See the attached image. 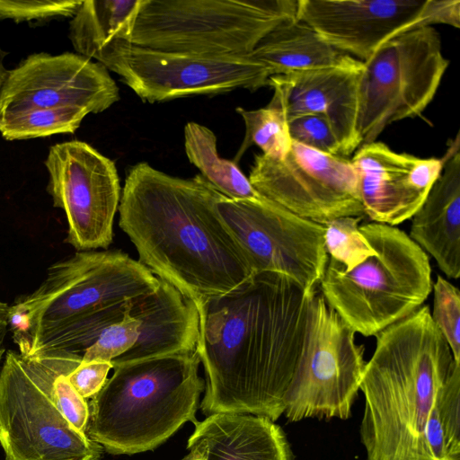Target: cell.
<instances>
[{
  "mask_svg": "<svg viewBox=\"0 0 460 460\" xmlns=\"http://www.w3.org/2000/svg\"><path fill=\"white\" fill-rule=\"evenodd\" d=\"M315 293L281 274L260 272L197 306L206 416L243 413L276 421L283 414Z\"/></svg>",
  "mask_w": 460,
  "mask_h": 460,
  "instance_id": "cell-1",
  "label": "cell"
},
{
  "mask_svg": "<svg viewBox=\"0 0 460 460\" xmlns=\"http://www.w3.org/2000/svg\"><path fill=\"white\" fill-rule=\"evenodd\" d=\"M221 196L201 174L181 179L146 162L128 171L120 196L119 224L137 261L196 306L253 275L217 210Z\"/></svg>",
  "mask_w": 460,
  "mask_h": 460,
  "instance_id": "cell-2",
  "label": "cell"
},
{
  "mask_svg": "<svg viewBox=\"0 0 460 460\" xmlns=\"http://www.w3.org/2000/svg\"><path fill=\"white\" fill-rule=\"evenodd\" d=\"M158 285L157 277L121 251H77L9 305V329L24 358L81 354L130 312L134 297Z\"/></svg>",
  "mask_w": 460,
  "mask_h": 460,
  "instance_id": "cell-3",
  "label": "cell"
},
{
  "mask_svg": "<svg viewBox=\"0 0 460 460\" xmlns=\"http://www.w3.org/2000/svg\"><path fill=\"white\" fill-rule=\"evenodd\" d=\"M359 390L367 460H429L424 430L440 388L460 364L421 305L376 335Z\"/></svg>",
  "mask_w": 460,
  "mask_h": 460,
  "instance_id": "cell-4",
  "label": "cell"
},
{
  "mask_svg": "<svg viewBox=\"0 0 460 460\" xmlns=\"http://www.w3.org/2000/svg\"><path fill=\"white\" fill-rule=\"evenodd\" d=\"M196 351L114 366L92 397L85 433L113 455L153 450L187 421L194 424L205 382Z\"/></svg>",
  "mask_w": 460,
  "mask_h": 460,
  "instance_id": "cell-5",
  "label": "cell"
},
{
  "mask_svg": "<svg viewBox=\"0 0 460 460\" xmlns=\"http://www.w3.org/2000/svg\"><path fill=\"white\" fill-rule=\"evenodd\" d=\"M359 229L375 252L349 270L329 258L319 285L341 319L370 337L420 307L433 281L427 253L404 231L376 222Z\"/></svg>",
  "mask_w": 460,
  "mask_h": 460,
  "instance_id": "cell-6",
  "label": "cell"
},
{
  "mask_svg": "<svg viewBox=\"0 0 460 460\" xmlns=\"http://www.w3.org/2000/svg\"><path fill=\"white\" fill-rule=\"evenodd\" d=\"M81 354L24 358L8 350L0 368V445L4 460H101L103 448L63 415L56 378L71 373Z\"/></svg>",
  "mask_w": 460,
  "mask_h": 460,
  "instance_id": "cell-7",
  "label": "cell"
},
{
  "mask_svg": "<svg viewBox=\"0 0 460 460\" xmlns=\"http://www.w3.org/2000/svg\"><path fill=\"white\" fill-rule=\"evenodd\" d=\"M297 0H142L131 43L172 52L247 56Z\"/></svg>",
  "mask_w": 460,
  "mask_h": 460,
  "instance_id": "cell-8",
  "label": "cell"
},
{
  "mask_svg": "<svg viewBox=\"0 0 460 460\" xmlns=\"http://www.w3.org/2000/svg\"><path fill=\"white\" fill-rule=\"evenodd\" d=\"M448 66L433 26L395 36L364 61L358 122L362 145L376 141L394 122L420 116Z\"/></svg>",
  "mask_w": 460,
  "mask_h": 460,
  "instance_id": "cell-9",
  "label": "cell"
},
{
  "mask_svg": "<svg viewBox=\"0 0 460 460\" xmlns=\"http://www.w3.org/2000/svg\"><path fill=\"white\" fill-rule=\"evenodd\" d=\"M366 363L355 332L316 292L305 347L284 395L283 414L290 422L349 419Z\"/></svg>",
  "mask_w": 460,
  "mask_h": 460,
  "instance_id": "cell-10",
  "label": "cell"
},
{
  "mask_svg": "<svg viewBox=\"0 0 460 460\" xmlns=\"http://www.w3.org/2000/svg\"><path fill=\"white\" fill-rule=\"evenodd\" d=\"M151 103L237 88L268 86L270 74L248 56H211L157 50L119 42L101 62Z\"/></svg>",
  "mask_w": 460,
  "mask_h": 460,
  "instance_id": "cell-11",
  "label": "cell"
},
{
  "mask_svg": "<svg viewBox=\"0 0 460 460\" xmlns=\"http://www.w3.org/2000/svg\"><path fill=\"white\" fill-rule=\"evenodd\" d=\"M217 208L245 253L253 274H281L306 292H316L329 259L323 225L266 198L237 200L222 195Z\"/></svg>",
  "mask_w": 460,
  "mask_h": 460,
  "instance_id": "cell-12",
  "label": "cell"
},
{
  "mask_svg": "<svg viewBox=\"0 0 460 460\" xmlns=\"http://www.w3.org/2000/svg\"><path fill=\"white\" fill-rule=\"evenodd\" d=\"M249 181L264 198L321 225L365 217L350 159L292 141L283 158L257 155Z\"/></svg>",
  "mask_w": 460,
  "mask_h": 460,
  "instance_id": "cell-13",
  "label": "cell"
},
{
  "mask_svg": "<svg viewBox=\"0 0 460 460\" xmlns=\"http://www.w3.org/2000/svg\"><path fill=\"white\" fill-rule=\"evenodd\" d=\"M296 19L334 49L367 60L395 36L420 26L460 27L459 0H297Z\"/></svg>",
  "mask_w": 460,
  "mask_h": 460,
  "instance_id": "cell-14",
  "label": "cell"
},
{
  "mask_svg": "<svg viewBox=\"0 0 460 460\" xmlns=\"http://www.w3.org/2000/svg\"><path fill=\"white\" fill-rule=\"evenodd\" d=\"M44 164L48 192L66 217V243L78 252L108 248L120 200L114 162L89 144L72 140L50 146Z\"/></svg>",
  "mask_w": 460,
  "mask_h": 460,
  "instance_id": "cell-15",
  "label": "cell"
},
{
  "mask_svg": "<svg viewBox=\"0 0 460 460\" xmlns=\"http://www.w3.org/2000/svg\"><path fill=\"white\" fill-rule=\"evenodd\" d=\"M119 100L108 69L77 53H35L9 70L0 116L31 109L74 108L99 113Z\"/></svg>",
  "mask_w": 460,
  "mask_h": 460,
  "instance_id": "cell-16",
  "label": "cell"
},
{
  "mask_svg": "<svg viewBox=\"0 0 460 460\" xmlns=\"http://www.w3.org/2000/svg\"><path fill=\"white\" fill-rule=\"evenodd\" d=\"M350 161L365 216L394 226L417 212L444 164V159L397 153L377 141L361 145Z\"/></svg>",
  "mask_w": 460,
  "mask_h": 460,
  "instance_id": "cell-17",
  "label": "cell"
},
{
  "mask_svg": "<svg viewBox=\"0 0 460 460\" xmlns=\"http://www.w3.org/2000/svg\"><path fill=\"white\" fill-rule=\"evenodd\" d=\"M363 62L272 75L270 104L280 108L288 120L303 114L325 116L336 135L341 155L347 157L362 145L358 134L359 84Z\"/></svg>",
  "mask_w": 460,
  "mask_h": 460,
  "instance_id": "cell-18",
  "label": "cell"
},
{
  "mask_svg": "<svg viewBox=\"0 0 460 460\" xmlns=\"http://www.w3.org/2000/svg\"><path fill=\"white\" fill-rule=\"evenodd\" d=\"M410 238L436 261L448 278L460 277L459 137L447 149L440 175L412 216Z\"/></svg>",
  "mask_w": 460,
  "mask_h": 460,
  "instance_id": "cell-19",
  "label": "cell"
},
{
  "mask_svg": "<svg viewBox=\"0 0 460 460\" xmlns=\"http://www.w3.org/2000/svg\"><path fill=\"white\" fill-rule=\"evenodd\" d=\"M194 425L187 449L205 460H295L282 428L268 418L222 412Z\"/></svg>",
  "mask_w": 460,
  "mask_h": 460,
  "instance_id": "cell-20",
  "label": "cell"
},
{
  "mask_svg": "<svg viewBox=\"0 0 460 460\" xmlns=\"http://www.w3.org/2000/svg\"><path fill=\"white\" fill-rule=\"evenodd\" d=\"M247 56L264 66L270 76L350 66L360 62L332 47L311 27L296 18L287 20L272 29Z\"/></svg>",
  "mask_w": 460,
  "mask_h": 460,
  "instance_id": "cell-21",
  "label": "cell"
},
{
  "mask_svg": "<svg viewBox=\"0 0 460 460\" xmlns=\"http://www.w3.org/2000/svg\"><path fill=\"white\" fill-rule=\"evenodd\" d=\"M142 0H86L72 17L69 39L77 54L101 64L110 49L131 42Z\"/></svg>",
  "mask_w": 460,
  "mask_h": 460,
  "instance_id": "cell-22",
  "label": "cell"
},
{
  "mask_svg": "<svg viewBox=\"0 0 460 460\" xmlns=\"http://www.w3.org/2000/svg\"><path fill=\"white\" fill-rule=\"evenodd\" d=\"M187 157L202 177L226 198L237 200L263 199L234 161L221 158L217 150V137L208 128L189 122L184 128Z\"/></svg>",
  "mask_w": 460,
  "mask_h": 460,
  "instance_id": "cell-23",
  "label": "cell"
},
{
  "mask_svg": "<svg viewBox=\"0 0 460 460\" xmlns=\"http://www.w3.org/2000/svg\"><path fill=\"white\" fill-rule=\"evenodd\" d=\"M429 460H460V366L438 391L424 430Z\"/></svg>",
  "mask_w": 460,
  "mask_h": 460,
  "instance_id": "cell-24",
  "label": "cell"
},
{
  "mask_svg": "<svg viewBox=\"0 0 460 460\" xmlns=\"http://www.w3.org/2000/svg\"><path fill=\"white\" fill-rule=\"evenodd\" d=\"M89 113L74 108L31 109L0 116V133L7 140L74 133Z\"/></svg>",
  "mask_w": 460,
  "mask_h": 460,
  "instance_id": "cell-25",
  "label": "cell"
},
{
  "mask_svg": "<svg viewBox=\"0 0 460 460\" xmlns=\"http://www.w3.org/2000/svg\"><path fill=\"white\" fill-rule=\"evenodd\" d=\"M245 125L243 141L234 157L237 164L244 152L252 146H259L262 155L272 158H283L289 152L292 140L288 119L284 111L271 104L257 110L236 108Z\"/></svg>",
  "mask_w": 460,
  "mask_h": 460,
  "instance_id": "cell-26",
  "label": "cell"
},
{
  "mask_svg": "<svg viewBox=\"0 0 460 460\" xmlns=\"http://www.w3.org/2000/svg\"><path fill=\"white\" fill-rule=\"evenodd\" d=\"M364 217H343L324 225V243L330 259L345 270L356 267L375 252L359 229Z\"/></svg>",
  "mask_w": 460,
  "mask_h": 460,
  "instance_id": "cell-27",
  "label": "cell"
},
{
  "mask_svg": "<svg viewBox=\"0 0 460 460\" xmlns=\"http://www.w3.org/2000/svg\"><path fill=\"white\" fill-rule=\"evenodd\" d=\"M433 323L447 341L454 359L460 364V292L448 280L437 276L432 285Z\"/></svg>",
  "mask_w": 460,
  "mask_h": 460,
  "instance_id": "cell-28",
  "label": "cell"
},
{
  "mask_svg": "<svg viewBox=\"0 0 460 460\" xmlns=\"http://www.w3.org/2000/svg\"><path fill=\"white\" fill-rule=\"evenodd\" d=\"M134 299L130 312L101 333L95 342L83 353L82 362H111L136 344L140 336L141 322L134 309Z\"/></svg>",
  "mask_w": 460,
  "mask_h": 460,
  "instance_id": "cell-29",
  "label": "cell"
},
{
  "mask_svg": "<svg viewBox=\"0 0 460 460\" xmlns=\"http://www.w3.org/2000/svg\"><path fill=\"white\" fill-rule=\"evenodd\" d=\"M288 125L292 141L324 154L341 155L339 141L325 116L303 114L288 119Z\"/></svg>",
  "mask_w": 460,
  "mask_h": 460,
  "instance_id": "cell-30",
  "label": "cell"
},
{
  "mask_svg": "<svg viewBox=\"0 0 460 460\" xmlns=\"http://www.w3.org/2000/svg\"><path fill=\"white\" fill-rule=\"evenodd\" d=\"M82 1L0 0V19L16 22L73 17Z\"/></svg>",
  "mask_w": 460,
  "mask_h": 460,
  "instance_id": "cell-31",
  "label": "cell"
},
{
  "mask_svg": "<svg viewBox=\"0 0 460 460\" xmlns=\"http://www.w3.org/2000/svg\"><path fill=\"white\" fill-rule=\"evenodd\" d=\"M70 373L59 375L54 382L55 399L66 419L79 431L85 432L89 407L67 380Z\"/></svg>",
  "mask_w": 460,
  "mask_h": 460,
  "instance_id": "cell-32",
  "label": "cell"
},
{
  "mask_svg": "<svg viewBox=\"0 0 460 460\" xmlns=\"http://www.w3.org/2000/svg\"><path fill=\"white\" fill-rule=\"evenodd\" d=\"M111 368L112 364L107 361H81L67 376V380L75 390L86 399L93 397L102 389Z\"/></svg>",
  "mask_w": 460,
  "mask_h": 460,
  "instance_id": "cell-33",
  "label": "cell"
},
{
  "mask_svg": "<svg viewBox=\"0 0 460 460\" xmlns=\"http://www.w3.org/2000/svg\"><path fill=\"white\" fill-rule=\"evenodd\" d=\"M8 310L9 305L4 302L0 301V365L5 351L4 338L9 328Z\"/></svg>",
  "mask_w": 460,
  "mask_h": 460,
  "instance_id": "cell-34",
  "label": "cell"
},
{
  "mask_svg": "<svg viewBox=\"0 0 460 460\" xmlns=\"http://www.w3.org/2000/svg\"><path fill=\"white\" fill-rule=\"evenodd\" d=\"M4 55H5V53L0 49V90L3 87L4 82L7 78L8 72H9V70H7L4 67V63H3Z\"/></svg>",
  "mask_w": 460,
  "mask_h": 460,
  "instance_id": "cell-35",
  "label": "cell"
},
{
  "mask_svg": "<svg viewBox=\"0 0 460 460\" xmlns=\"http://www.w3.org/2000/svg\"><path fill=\"white\" fill-rule=\"evenodd\" d=\"M189 451L190 453L181 460H205L202 453H200L197 449H190Z\"/></svg>",
  "mask_w": 460,
  "mask_h": 460,
  "instance_id": "cell-36",
  "label": "cell"
}]
</instances>
